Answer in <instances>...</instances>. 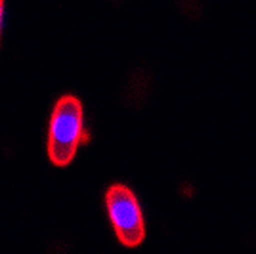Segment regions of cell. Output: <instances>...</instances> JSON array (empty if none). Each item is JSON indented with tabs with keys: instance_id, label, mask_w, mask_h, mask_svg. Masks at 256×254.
<instances>
[{
	"instance_id": "obj_1",
	"label": "cell",
	"mask_w": 256,
	"mask_h": 254,
	"mask_svg": "<svg viewBox=\"0 0 256 254\" xmlns=\"http://www.w3.org/2000/svg\"><path fill=\"white\" fill-rule=\"evenodd\" d=\"M84 136V107L75 96H64L54 107L48 128V159L54 166H69Z\"/></svg>"
},
{
	"instance_id": "obj_2",
	"label": "cell",
	"mask_w": 256,
	"mask_h": 254,
	"mask_svg": "<svg viewBox=\"0 0 256 254\" xmlns=\"http://www.w3.org/2000/svg\"><path fill=\"white\" fill-rule=\"evenodd\" d=\"M106 208L118 243L136 248L146 239V220L138 197L124 184H113L106 193Z\"/></svg>"
},
{
	"instance_id": "obj_3",
	"label": "cell",
	"mask_w": 256,
	"mask_h": 254,
	"mask_svg": "<svg viewBox=\"0 0 256 254\" xmlns=\"http://www.w3.org/2000/svg\"><path fill=\"white\" fill-rule=\"evenodd\" d=\"M153 90L151 76L146 69H138L128 78L126 84V104L130 106H144Z\"/></svg>"
},
{
	"instance_id": "obj_4",
	"label": "cell",
	"mask_w": 256,
	"mask_h": 254,
	"mask_svg": "<svg viewBox=\"0 0 256 254\" xmlns=\"http://www.w3.org/2000/svg\"><path fill=\"white\" fill-rule=\"evenodd\" d=\"M180 8L188 20H199L203 16V0H180Z\"/></svg>"
},
{
	"instance_id": "obj_5",
	"label": "cell",
	"mask_w": 256,
	"mask_h": 254,
	"mask_svg": "<svg viewBox=\"0 0 256 254\" xmlns=\"http://www.w3.org/2000/svg\"><path fill=\"white\" fill-rule=\"evenodd\" d=\"M2 18H4V0H0V34H2Z\"/></svg>"
}]
</instances>
